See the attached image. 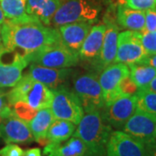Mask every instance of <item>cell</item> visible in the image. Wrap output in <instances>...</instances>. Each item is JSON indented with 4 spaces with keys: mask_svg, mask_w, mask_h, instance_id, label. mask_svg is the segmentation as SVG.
I'll return each mask as SVG.
<instances>
[{
    "mask_svg": "<svg viewBox=\"0 0 156 156\" xmlns=\"http://www.w3.org/2000/svg\"><path fill=\"white\" fill-rule=\"evenodd\" d=\"M2 45L29 56L47 45L61 43L57 28L45 25L38 20L12 22L5 20L1 25Z\"/></svg>",
    "mask_w": 156,
    "mask_h": 156,
    "instance_id": "obj_1",
    "label": "cell"
},
{
    "mask_svg": "<svg viewBox=\"0 0 156 156\" xmlns=\"http://www.w3.org/2000/svg\"><path fill=\"white\" fill-rule=\"evenodd\" d=\"M113 128L103 120L99 110L87 112L77 124L73 135L82 140L89 153L106 155V147Z\"/></svg>",
    "mask_w": 156,
    "mask_h": 156,
    "instance_id": "obj_2",
    "label": "cell"
},
{
    "mask_svg": "<svg viewBox=\"0 0 156 156\" xmlns=\"http://www.w3.org/2000/svg\"><path fill=\"white\" fill-rule=\"evenodd\" d=\"M100 5L94 0H65L50 21V26L57 28L66 23L86 22L94 23L98 21Z\"/></svg>",
    "mask_w": 156,
    "mask_h": 156,
    "instance_id": "obj_3",
    "label": "cell"
},
{
    "mask_svg": "<svg viewBox=\"0 0 156 156\" xmlns=\"http://www.w3.org/2000/svg\"><path fill=\"white\" fill-rule=\"evenodd\" d=\"M72 90L76 95L84 113L101 110L105 106L98 76L93 72L74 75Z\"/></svg>",
    "mask_w": 156,
    "mask_h": 156,
    "instance_id": "obj_4",
    "label": "cell"
},
{
    "mask_svg": "<svg viewBox=\"0 0 156 156\" xmlns=\"http://www.w3.org/2000/svg\"><path fill=\"white\" fill-rule=\"evenodd\" d=\"M27 56L30 63L53 69L72 68L80 61L77 53L69 50L62 42L47 45Z\"/></svg>",
    "mask_w": 156,
    "mask_h": 156,
    "instance_id": "obj_5",
    "label": "cell"
},
{
    "mask_svg": "<svg viewBox=\"0 0 156 156\" xmlns=\"http://www.w3.org/2000/svg\"><path fill=\"white\" fill-rule=\"evenodd\" d=\"M53 99L50 108L55 119L66 120L77 125L84 110L76 95L67 85L53 89Z\"/></svg>",
    "mask_w": 156,
    "mask_h": 156,
    "instance_id": "obj_6",
    "label": "cell"
},
{
    "mask_svg": "<svg viewBox=\"0 0 156 156\" xmlns=\"http://www.w3.org/2000/svg\"><path fill=\"white\" fill-rule=\"evenodd\" d=\"M29 63L26 55L0 45V89L14 87L22 78L23 71Z\"/></svg>",
    "mask_w": 156,
    "mask_h": 156,
    "instance_id": "obj_7",
    "label": "cell"
},
{
    "mask_svg": "<svg viewBox=\"0 0 156 156\" xmlns=\"http://www.w3.org/2000/svg\"><path fill=\"white\" fill-rule=\"evenodd\" d=\"M136 110V97L134 95L117 96L100 110L101 117L112 128L122 129Z\"/></svg>",
    "mask_w": 156,
    "mask_h": 156,
    "instance_id": "obj_8",
    "label": "cell"
},
{
    "mask_svg": "<svg viewBox=\"0 0 156 156\" xmlns=\"http://www.w3.org/2000/svg\"><path fill=\"white\" fill-rule=\"evenodd\" d=\"M148 56L140 39L139 31L124 30L119 32L115 62L126 65L138 63Z\"/></svg>",
    "mask_w": 156,
    "mask_h": 156,
    "instance_id": "obj_9",
    "label": "cell"
},
{
    "mask_svg": "<svg viewBox=\"0 0 156 156\" xmlns=\"http://www.w3.org/2000/svg\"><path fill=\"white\" fill-rule=\"evenodd\" d=\"M155 127L156 116L135 110L133 115L124 124L122 130L146 145L156 140Z\"/></svg>",
    "mask_w": 156,
    "mask_h": 156,
    "instance_id": "obj_10",
    "label": "cell"
},
{
    "mask_svg": "<svg viewBox=\"0 0 156 156\" xmlns=\"http://www.w3.org/2000/svg\"><path fill=\"white\" fill-rule=\"evenodd\" d=\"M128 76H129L128 66L121 62H113L101 70L98 79L105 105L121 95L119 89L120 83Z\"/></svg>",
    "mask_w": 156,
    "mask_h": 156,
    "instance_id": "obj_11",
    "label": "cell"
},
{
    "mask_svg": "<svg viewBox=\"0 0 156 156\" xmlns=\"http://www.w3.org/2000/svg\"><path fill=\"white\" fill-rule=\"evenodd\" d=\"M106 156H145V146L122 130H113L107 143Z\"/></svg>",
    "mask_w": 156,
    "mask_h": 156,
    "instance_id": "obj_12",
    "label": "cell"
},
{
    "mask_svg": "<svg viewBox=\"0 0 156 156\" xmlns=\"http://www.w3.org/2000/svg\"><path fill=\"white\" fill-rule=\"evenodd\" d=\"M0 138L6 144H30L34 140L28 122L17 117L14 112L0 123Z\"/></svg>",
    "mask_w": 156,
    "mask_h": 156,
    "instance_id": "obj_13",
    "label": "cell"
},
{
    "mask_svg": "<svg viewBox=\"0 0 156 156\" xmlns=\"http://www.w3.org/2000/svg\"><path fill=\"white\" fill-rule=\"evenodd\" d=\"M26 74L34 81L44 84L53 90L58 87L67 85L68 82L71 80L76 73L75 70L70 68L53 69L30 63L28 72Z\"/></svg>",
    "mask_w": 156,
    "mask_h": 156,
    "instance_id": "obj_14",
    "label": "cell"
},
{
    "mask_svg": "<svg viewBox=\"0 0 156 156\" xmlns=\"http://www.w3.org/2000/svg\"><path fill=\"white\" fill-rule=\"evenodd\" d=\"M105 32L103 36L102 46L100 55L98 56L96 62L97 67L100 70L115 62L117 51V40L119 35V25L114 19L107 17L105 18Z\"/></svg>",
    "mask_w": 156,
    "mask_h": 156,
    "instance_id": "obj_15",
    "label": "cell"
},
{
    "mask_svg": "<svg viewBox=\"0 0 156 156\" xmlns=\"http://www.w3.org/2000/svg\"><path fill=\"white\" fill-rule=\"evenodd\" d=\"M92 25L89 23L76 22L57 27L62 43L69 50L78 54Z\"/></svg>",
    "mask_w": 156,
    "mask_h": 156,
    "instance_id": "obj_16",
    "label": "cell"
},
{
    "mask_svg": "<svg viewBox=\"0 0 156 156\" xmlns=\"http://www.w3.org/2000/svg\"><path fill=\"white\" fill-rule=\"evenodd\" d=\"M105 28V23L92 25L78 52L80 60L88 62L97 60L102 46Z\"/></svg>",
    "mask_w": 156,
    "mask_h": 156,
    "instance_id": "obj_17",
    "label": "cell"
},
{
    "mask_svg": "<svg viewBox=\"0 0 156 156\" xmlns=\"http://www.w3.org/2000/svg\"><path fill=\"white\" fill-rule=\"evenodd\" d=\"M88 152L83 141L74 135L62 142H49L44 148L46 156H83Z\"/></svg>",
    "mask_w": 156,
    "mask_h": 156,
    "instance_id": "obj_18",
    "label": "cell"
},
{
    "mask_svg": "<svg viewBox=\"0 0 156 156\" xmlns=\"http://www.w3.org/2000/svg\"><path fill=\"white\" fill-rule=\"evenodd\" d=\"M117 24L127 30L142 32L145 27V11L118 4L115 14Z\"/></svg>",
    "mask_w": 156,
    "mask_h": 156,
    "instance_id": "obj_19",
    "label": "cell"
},
{
    "mask_svg": "<svg viewBox=\"0 0 156 156\" xmlns=\"http://www.w3.org/2000/svg\"><path fill=\"white\" fill-rule=\"evenodd\" d=\"M62 0H26V12L30 17L50 26V21Z\"/></svg>",
    "mask_w": 156,
    "mask_h": 156,
    "instance_id": "obj_20",
    "label": "cell"
},
{
    "mask_svg": "<svg viewBox=\"0 0 156 156\" xmlns=\"http://www.w3.org/2000/svg\"><path fill=\"white\" fill-rule=\"evenodd\" d=\"M54 120L55 118L50 108H42L37 112L35 116L28 122L34 140L43 146H45L48 143L46 136L50 125L54 122Z\"/></svg>",
    "mask_w": 156,
    "mask_h": 156,
    "instance_id": "obj_21",
    "label": "cell"
},
{
    "mask_svg": "<svg viewBox=\"0 0 156 156\" xmlns=\"http://www.w3.org/2000/svg\"><path fill=\"white\" fill-rule=\"evenodd\" d=\"M53 99V91L46 85L34 81L32 86L29 89L22 101H25L28 105L36 110L50 108Z\"/></svg>",
    "mask_w": 156,
    "mask_h": 156,
    "instance_id": "obj_22",
    "label": "cell"
},
{
    "mask_svg": "<svg viewBox=\"0 0 156 156\" xmlns=\"http://www.w3.org/2000/svg\"><path fill=\"white\" fill-rule=\"evenodd\" d=\"M0 8L8 21L24 22L37 20L27 14L26 0H0Z\"/></svg>",
    "mask_w": 156,
    "mask_h": 156,
    "instance_id": "obj_23",
    "label": "cell"
},
{
    "mask_svg": "<svg viewBox=\"0 0 156 156\" xmlns=\"http://www.w3.org/2000/svg\"><path fill=\"white\" fill-rule=\"evenodd\" d=\"M76 124L66 120L55 119L47 133L49 142H62L70 138L76 130Z\"/></svg>",
    "mask_w": 156,
    "mask_h": 156,
    "instance_id": "obj_24",
    "label": "cell"
},
{
    "mask_svg": "<svg viewBox=\"0 0 156 156\" xmlns=\"http://www.w3.org/2000/svg\"><path fill=\"white\" fill-rule=\"evenodd\" d=\"M129 76L139 89H144L156 76V69L144 63H133L128 65Z\"/></svg>",
    "mask_w": 156,
    "mask_h": 156,
    "instance_id": "obj_25",
    "label": "cell"
},
{
    "mask_svg": "<svg viewBox=\"0 0 156 156\" xmlns=\"http://www.w3.org/2000/svg\"><path fill=\"white\" fill-rule=\"evenodd\" d=\"M136 110L156 116V93L139 89L135 94Z\"/></svg>",
    "mask_w": 156,
    "mask_h": 156,
    "instance_id": "obj_26",
    "label": "cell"
},
{
    "mask_svg": "<svg viewBox=\"0 0 156 156\" xmlns=\"http://www.w3.org/2000/svg\"><path fill=\"white\" fill-rule=\"evenodd\" d=\"M33 83V79L27 74L23 75L22 78L18 81V83L14 87H12V89L6 95L10 106L17 101H22Z\"/></svg>",
    "mask_w": 156,
    "mask_h": 156,
    "instance_id": "obj_27",
    "label": "cell"
},
{
    "mask_svg": "<svg viewBox=\"0 0 156 156\" xmlns=\"http://www.w3.org/2000/svg\"><path fill=\"white\" fill-rule=\"evenodd\" d=\"M11 108L14 114L25 122H30L38 110H36L28 105L25 101H17L11 105Z\"/></svg>",
    "mask_w": 156,
    "mask_h": 156,
    "instance_id": "obj_28",
    "label": "cell"
},
{
    "mask_svg": "<svg viewBox=\"0 0 156 156\" xmlns=\"http://www.w3.org/2000/svg\"><path fill=\"white\" fill-rule=\"evenodd\" d=\"M118 4L138 11H145L156 8V0H118Z\"/></svg>",
    "mask_w": 156,
    "mask_h": 156,
    "instance_id": "obj_29",
    "label": "cell"
},
{
    "mask_svg": "<svg viewBox=\"0 0 156 156\" xmlns=\"http://www.w3.org/2000/svg\"><path fill=\"white\" fill-rule=\"evenodd\" d=\"M140 39L148 55L156 54V31L140 32Z\"/></svg>",
    "mask_w": 156,
    "mask_h": 156,
    "instance_id": "obj_30",
    "label": "cell"
},
{
    "mask_svg": "<svg viewBox=\"0 0 156 156\" xmlns=\"http://www.w3.org/2000/svg\"><path fill=\"white\" fill-rule=\"evenodd\" d=\"M120 93L123 95H134L138 91V87L129 76H126L120 83Z\"/></svg>",
    "mask_w": 156,
    "mask_h": 156,
    "instance_id": "obj_31",
    "label": "cell"
},
{
    "mask_svg": "<svg viewBox=\"0 0 156 156\" xmlns=\"http://www.w3.org/2000/svg\"><path fill=\"white\" fill-rule=\"evenodd\" d=\"M143 31H156V8L145 11V27Z\"/></svg>",
    "mask_w": 156,
    "mask_h": 156,
    "instance_id": "obj_32",
    "label": "cell"
},
{
    "mask_svg": "<svg viewBox=\"0 0 156 156\" xmlns=\"http://www.w3.org/2000/svg\"><path fill=\"white\" fill-rule=\"evenodd\" d=\"M24 151L15 143H9L0 149V156H23Z\"/></svg>",
    "mask_w": 156,
    "mask_h": 156,
    "instance_id": "obj_33",
    "label": "cell"
},
{
    "mask_svg": "<svg viewBox=\"0 0 156 156\" xmlns=\"http://www.w3.org/2000/svg\"><path fill=\"white\" fill-rule=\"evenodd\" d=\"M12 114L13 110L8 102L7 96L5 94L0 93V123L5 118L10 116Z\"/></svg>",
    "mask_w": 156,
    "mask_h": 156,
    "instance_id": "obj_34",
    "label": "cell"
},
{
    "mask_svg": "<svg viewBox=\"0 0 156 156\" xmlns=\"http://www.w3.org/2000/svg\"><path fill=\"white\" fill-rule=\"evenodd\" d=\"M145 146V156H156V140Z\"/></svg>",
    "mask_w": 156,
    "mask_h": 156,
    "instance_id": "obj_35",
    "label": "cell"
},
{
    "mask_svg": "<svg viewBox=\"0 0 156 156\" xmlns=\"http://www.w3.org/2000/svg\"><path fill=\"white\" fill-rule=\"evenodd\" d=\"M140 63H144V64H147V65H149V66L154 68L156 69V54L147 56L142 61L140 62Z\"/></svg>",
    "mask_w": 156,
    "mask_h": 156,
    "instance_id": "obj_36",
    "label": "cell"
},
{
    "mask_svg": "<svg viewBox=\"0 0 156 156\" xmlns=\"http://www.w3.org/2000/svg\"><path fill=\"white\" fill-rule=\"evenodd\" d=\"M23 156H42V152L38 147H33L24 151Z\"/></svg>",
    "mask_w": 156,
    "mask_h": 156,
    "instance_id": "obj_37",
    "label": "cell"
},
{
    "mask_svg": "<svg viewBox=\"0 0 156 156\" xmlns=\"http://www.w3.org/2000/svg\"><path fill=\"white\" fill-rule=\"evenodd\" d=\"M144 90H148V91H152V92H155L156 93V76L151 81L150 83L146 87Z\"/></svg>",
    "mask_w": 156,
    "mask_h": 156,
    "instance_id": "obj_38",
    "label": "cell"
},
{
    "mask_svg": "<svg viewBox=\"0 0 156 156\" xmlns=\"http://www.w3.org/2000/svg\"><path fill=\"white\" fill-rule=\"evenodd\" d=\"M5 17L4 16V13H3V11L1 10V8H0V26L4 23L5 22Z\"/></svg>",
    "mask_w": 156,
    "mask_h": 156,
    "instance_id": "obj_39",
    "label": "cell"
},
{
    "mask_svg": "<svg viewBox=\"0 0 156 156\" xmlns=\"http://www.w3.org/2000/svg\"><path fill=\"white\" fill-rule=\"evenodd\" d=\"M83 156H98V155H95V154H90V153H87V154H85Z\"/></svg>",
    "mask_w": 156,
    "mask_h": 156,
    "instance_id": "obj_40",
    "label": "cell"
},
{
    "mask_svg": "<svg viewBox=\"0 0 156 156\" xmlns=\"http://www.w3.org/2000/svg\"><path fill=\"white\" fill-rule=\"evenodd\" d=\"M2 44V36H1V26H0V45Z\"/></svg>",
    "mask_w": 156,
    "mask_h": 156,
    "instance_id": "obj_41",
    "label": "cell"
},
{
    "mask_svg": "<svg viewBox=\"0 0 156 156\" xmlns=\"http://www.w3.org/2000/svg\"><path fill=\"white\" fill-rule=\"evenodd\" d=\"M155 139H156V127H155Z\"/></svg>",
    "mask_w": 156,
    "mask_h": 156,
    "instance_id": "obj_42",
    "label": "cell"
}]
</instances>
